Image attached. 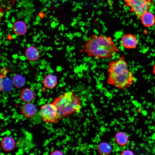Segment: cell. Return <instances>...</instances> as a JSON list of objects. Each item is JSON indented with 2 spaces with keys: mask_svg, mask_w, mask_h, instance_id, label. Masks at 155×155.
Instances as JSON below:
<instances>
[{
  "mask_svg": "<svg viewBox=\"0 0 155 155\" xmlns=\"http://www.w3.org/2000/svg\"><path fill=\"white\" fill-rule=\"evenodd\" d=\"M82 100L81 96L74 91L65 92L55 98L53 103L57 108L59 120L80 112Z\"/></svg>",
  "mask_w": 155,
  "mask_h": 155,
  "instance_id": "3",
  "label": "cell"
},
{
  "mask_svg": "<svg viewBox=\"0 0 155 155\" xmlns=\"http://www.w3.org/2000/svg\"><path fill=\"white\" fill-rule=\"evenodd\" d=\"M122 46L127 49H132L135 48L138 44V40L136 37L131 34L124 35L121 39Z\"/></svg>",
  "mask_w": 155,
  "mask_h": 155,
  "instance_id": "6",
  "label": "cell"
},
{
  "mask_svg": "<svg viewBox=\"0 0 155 155\" xmlns=\"http://www.w3.org/2000/svg\"><path fill=\"white\" fill-rule=\"evenodd\" d=\"M35 96L34 92L28 88H24L20 93V98L24 102H30L34 99Z\"/></svg>",
  "mask_w": 155,
  "mask_h": 155,
  "instance_id": "13",
  "label": "cell"
},
{
  "mask_svg": "<svg viewBox=\"0 0 155 155\" xmlns=\"http://www.w3.org/2000/svg\"><path fill=\"white\" fill-rule=\"evenodd\" d=\"M121 155H133V152L131 150H124L122 152Z\"/></svg>",
  "mask_w": 155,
  "mask_h": 155,
  "instance_id": "17",
  "label": "cell"
},
{
  "mask_svg": "<svg viewBox=\"0 0 155 155\" xmlns=\"http://www.w3.org/2000/svg\"><path fill=\"white\" fill-rule=\"evenodd\" d=\"M153 73H154V75H155V63L154 65V66L153 67Z\"/></svg>",
  "mask_w": 155,
  "mask_h": 155,
  "instance_id": "19",
  "label": "cell"
},
{
  "mask_svg": "<svg viewBox=\"0 0 155 155\" xmlns=\"http://www.w3.org/2000/svg\"><path fill=\"white\" fill-rule=\"evenodd\" d=\"M40 115L43 120L46 123H56L59 120L57 108L53 102L42 105L40 109Z\"/></svg>",
  "mask_w": 155,
  "mask_h": 155,
  "instance_id": "4",
  "label": "cell"
},
{
  "mask_svg": "<svg viewBox=\"0 0 155 155\" xmlns=\"http://www.w3.org/2000/svg\"><path fill=\"white\" fill-rule=\"evenodd\" d=\"M129 140L128 135L123 131L117 132L115 136V140L117 144L120 146H125L127 144Z\"/></svg>",
  "mask_w": 155,
  "mask_h": 155,
  "instance_id": "14",
  "label": "cell"
},
{
  "mask_svg": "<svg viewBox=\"0 0 155 155\" xmlns=\"http://www.w3.org/2000/svg\"><path fill=\"white\" fill-rule=\"evenodd\" d=\"M51 155H62L63 154L62 152L58 150H55L53 151L51 154Z\"/></svg>",
  "mask_w": 155,
  "mask_h": 155,
  "instance_id": "18",
  "label": "cell"
},
{
  "mask_svg": "<svg viewBox=\"0 0 155 155\" xmlns=\"http://www.w3.org/2000/svg\"><path fill=\"white\" fill-rule=\"evenodd\" d=\"M82 51L88 57L111 59L120 51L111 37L93 34L84 44Z\"/></svg>",
  "mask_w": 155,
  "mask_h": 155,
  "instance_id": "1",
  "label": "cell"
},
{
  "mask_svg": "<svg viewBox=\"0 0 155 155\" xmlns=\"http://www.w3.org/2000/svg\"><path fill=\"white\" fill-rule=\"evenodd\" d=\"M13 28L14 33L17 35L20 36L25 34L27 30L26 23L22 21H18L15 22Z\"/></svg>",
  "mask_w": 155,
  "mask_h": 155,
  "instance_id": "11",
  "label": "cell"
},
{
  "mask_svg": "<svg viewBox=\"0 0 155 155\" xmlns=\"http://www.w3.org/2000/svg\"><path fill=\"white\" fill-rule=\"evenodd\" d=\"M43 84L44 86L49 89L55 88L58 84V80L54 75L49 74L45 75L42 80Z\"/></svg>",
  "mask_w": 155,
  "mask_h": 155,
  "instance_id": "10",
  "label": "cell"
},
{
  "mask_svg": "<svg viewBox=\"0 0 155 155\" xmlns=\"http://www.w3.org/2000/svg\"><path fill=\"white\" fill-rule=\"evenodd\" d=\"M142 24L148 27L153 26L155 24V16L152 12L148 11L140 18Z\"/></svg>",
  "mask_w": 155,
  "mask_h": 155,
  "instance_id": "8",
  "label": "cell"
},
{
  "mask_svg": "<svg viewBox=\"0 0 155 155\" xmlns=\"http://www.w3.org/2000/svg\"><path fill=\"white\" fill-rule=\"evenodd\" d=\"M98 152L101 155H106L110 154L112 151L111 145L106 142H102L100 143L98 146Z\"/></svg>",
  "mask_w": 155,
  "mask_h": 155,
  "instance_id": "15",
  "label": "cell"
},
{
  "mask_svg": "<svg viewBox=\"0 0 155 155\" xmlns=\"http://www.w3.org/2000/svg\"><path fill=\"white\" fill-rule=\"evenodd\" d=\"M36 108L33 103L28 102L22 106L21 112L25 117L30 118L33 117L36 112Z\"/></svg>",
  "mask_w": 155,
  "mask_h": 155,
  "instance_id": "9",
  "label": "cell"
},
{
  "mask_svg": "<svg viewBox=\"0 0 155 155\" xmlns=\"http://www.w3.org/2000/svg\"><path fill=\"white\" fill-rule=\"evenodd\" d=\"M152 2V0H132L125 3V6L129 7L130 11L139 18L151 7Z\"/></svg>",
  "mask_w": 155,
  "mask_h": 155,
  "instance_id": "5",
  "label": "cell"
},
{
  "mask_svg": "<svg viewBox=\"0 0 155 155\" xmlns=\"http://www.w3.org/2000/svg\"><path fill=\"white\" fill-rule=\"evenodd\" d=\"M12 81L14 86L18 88H22L25 85L26 82L24 77L19 74L13 75Z\"/></svg>",
  "mask_w": 155,
  "mask_h": 155,
  "instance_id": "16",
  "label": "cell"
},
{
  "mask_svg": "<svg viewBox=\"0 0 155 155\" xmlns=\"http://www.w3.org/2000/svg\"><path fill=\"white\" fill-rule=\"evenodd\" d=\"M40 55L38 49L34 46H30L28 47L25 52L26 58L30 62H34L37 61Z\"/></svg>",
  "mask_w": 155,
  "mask_h": 155,
  "instance_id": "7",
  "label": "cell"
},
{
  "mask_svg": "<svg viewBox=\"0 0 155 155\" xmlns=\"http://www.w3.org/2000/svg\"><path fill=\"white\" fill-rule=\"evenodd\" d=\"M124 1H125V3H127L131 1L132 0H123Z\"/></svg>",
  "mask_w": 155,
  "mask_h": 155,
  "instance_id": "20",
  "label": "cell"
},
{
  "mask_svg": "<svg viewBox=\"0 0 155 155\" xmlns=\"http://www.w3.org/2000/svg\"><path fill=\"white\" fill-rule=\"evenodd\" d=\"M1 145L3 150L7 151H9L12 150L14 148L16 142L13 138L7 136L2 140Z\"/></svg>",
  "mask_w": 155,
  "mask_h": 155,
  "instance_id": "12",
  "label": "cell"
},
{
  "mask_svg": "<svg viewBox=\"0 0 155 155\" xmlns=\"http://www.w3.org/2000/svg\"><path fill=\"white\" fill-rule=\"evenodd\" d=\"M107 71V84L119 90L129 87L135 81L134 75L129 70L127 63L123 55L109 62Z\"/></svg>",
  "mask_w": 155,
  "mask_h": 155,
  "instance_id": "2",
  "label": "cell"
}]
</instances>
